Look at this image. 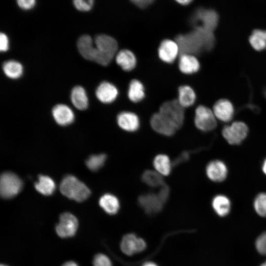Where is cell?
<instances>
[{"mask_svg": "<svg viewBox=\"0 0 266 266\" xmlns=\"http://www.w3.org/2000/svg\"><path fill=\"white\" fill-rule=\"evenodd\" d=\"M215 41L213 32L201 29H194L189 33L179 34L175 39L181 54L193 55L211 50Z\"/></svg>", "mask_w": 266, "mask_h": 266, "instance_id": "6da1fadb", "label": "cell"}, {"mask_svg": "<svg viewBox=\"0 0 266 266\" xmlns=\"http://www.w3.org/2000/svg\"><path fill=\"white\" fill-rule=\"evenodd\" d=\"M94 42L97 52L95 62L102 66L108 65L117 54V41L111 36L101 34L95 37Z\"/></svg>", "mask_w": 266, "mask_h": 266, "instance_id": "7a4b0ae2", "label": "cell"}, {"mask_svg": "<svg viewBox=\"0 0 266 266\" xmlns=\"http://www.w3.org/2000/svg\"><path fill=\"white\" fill-rule=\"evenodd\" d=\"M60 191L70 199L81 202L86 200L90 195L89 189L82 182L72 175H67L62 180Z\"/></svg>", "mask_w": 266, "mask_h": 266, "instance_id": "3957f363", "label": "cell"}, {"mask_svg": "<svg viewBox=\"0 0 266 266\" xmlns=\"http://www.w3.org/2000/svg\"><path fill=\"white\" fill-rule=\"evenodd\" d=\"M190 21L194 29L213 32L218 25L219 15L212 9L199 8L193 13Z\"/></svg>", "mask_w": 266, "mask_h": 266, "instance_id": "277c9868", "label": "cell"}, {"mask_svg": "<svg viewBox=\"0 0 266 266\" xmlns=\"http://www.w3.org/2000/svg\"><path fill=\"white\" fill-rule=\"evenodd\" d=\"M159 112L167 119L177 130L183 125L184 121V109L177 100H173L164 102Z\"/></svg>", "mask_w": 266, "mask_h": 266, "instance_id": "5b68a950", "label": "cell"}, {"mask_svg": "<svg viewBox=\"0 0 266 266\" xmlns=\"http://www.w3.org/2000/svg\"><path fill=\"white\" fill-rule=\"evenodd\" d=\"M23 182L15 174L5 172L0 176V193L2 198L10 199L16 196L22 190Z\"/></svg>", "mask_w": 266, "mask_h": 266, "instance_id": "8992f818", "label": "cell"}, {"mask_svg": "<svg viewBox=\"0 0 266 266\" xmlns=\"http://www.w3.org/2000/svg\"><path fill=\"white\" fill-rule=\"evenodd\" d=\"M247 125L241 121H235L225 126L222 133L225 139L231 145L240 144L248 133Z\"/></svg>", "mask_w": 266, "mask_h": 266, "instance_id": "52a82bcc", "label": "cell"}, {"mask_svg": "<svg viewBox=\"0 0 266 266\" xmlns=\"http://www.w3.org/2000/svg\"><path fill=\"white\" fill-rule=\"evenodd\" d=\"M194 123L199 130L204 132L211 131L217 126L216 118L213 110L201 105L196 109Z\"/></svg>", "mask_w": 266, "mask_h": 266, "instance_id": "ba28073f", "label": "cell"}, {"mask_svg": "<svg viewBox=\"0 0 266 266\" xmlns=\"http://www.w3.org/2000/svg\"><path fill=\"white\" fill-rule=\"evenodd\" d=\"M78 226V222L76 217L70 213L66 212L60 216L56 231L59 236L66 238L75 234Z\"/></svg>", "mask_w": 266, "mask_h": 266, "instance_id": "9c48e42d", "label": "cell"}, {"mask_svg": "<svg viewBox=\"0 0 266 266\" xmlns=\"http://www.w3.org/2000/svg\"><path fill=\"white\" fill-rule=\"evenodd\" d=\"M146 248L145 240L133 233L126 234L120 243V248L123 253L132 256L135 253L143 252Z\"/></svg>", "mask_w": 266, "mask_h": 266, "instance_id": "30bf717a", "label": "cell"}, {"mask_svg": "<svg viewBox=\"0 0 266 266\" xmlns=\"http://www.w3.org/2000/svg\"><path fill=\"white\" fill-rule=\"evenodd\" d=\"M138 203L149 215H153L161 211L164 204L157 193H146L140 196L138 198Z\"/></svg>", "mask_w": 266, "mask_h": 266, "instance_id": "8fae6325", "label": "cell"}, {"mask_svg": "<svg viewBox=\"0 0 266 266\" xmlns=\"http://www.w3.org/2000/svg\"><path fill=\"white\" fill-rule=\"evenodd\" d=\"M207 177L215 182L223 181L227 177L228 168L225 164L218 160L210 162L206 167Z\"/></svg>", "mask_w": 266, "mask_h": 266, "instance_id": "7c38bea8", "label": "cell"}, {"mask_svg": "<svg viewBox=\"0 0 266 266\" xmlns=\"http://www.w3.org/2000/svg\"><path fill=\"white\" fill-rule=\"evenodd\" d=\"M179 52V47L175 41L165 39L161 43L158 49L160 58L167 63H172L176 58Z\"/></svg>", "mask_w": 266, "mask_h": 266, "instance_id": "4fadbf2b", "label": "cell"}, {"mask_svg": "<svg viewBox=\"0 0 266 266\" xmlns=\"http://www.w3.org/2000/svg\"><path fill=\"white\" fill-rule=\"evenodd\" d=\"M213 112L216 118L223 122H228L233 118L234 109L232 102L227 99H220L214 105Z\"/></svg>", "mask_w": 266, "mask_h": 266, "instance_id": "5bb4252c", "label": "cell"}, {"mask_svg": "<svg viewBox=\"0 0 266 266\" xmlns=\"http://www.w3.org/2000/svg\"><path fill=\"white\" fill-rule=\"evenodd\" d=\"M150 125L155 131L166 136L173 135L177 130L159 112L156 113L152 116Z\"/></svg>", "mask_w": 266, "mask_h": 266, "instance_id": "9a60e30c", "label": "cell"}, {"mask_svg": "<svg viewBox=\"0 0 266 266\" xmlns=\"http://www.w3.org/2000/svg\"><path fill=\"white\" fill-rule=\"evenodd\" d=\"M97 98L102 102L109 103L114 101L118 95L117 88L107 81L101 82L96 91Z\"/></svg>", "mask_w": 266, "mask_h": 266, "instance_id": "2e32d148", "label": "cell"}, {"mask_svg": "<svg viewBox=\"0 0 266 266\" xmlns=\"http://www.w3.org/2000/svg\"><path fill=\"white\" fill-rule=\"evenodd\" d=\"M117 122L122 129L130 132L136 131L140 126L139 119L137 115L129 111L120 113L117 117Z\"/></svg>", "mask_w": 266, "mask_h": 266, "instance_id": "e0dca14e", "label": "cell"}, {"mask_svg": "<svg viewBox=\"0 0 266 266\" xmlns=\"http://www.w3.org/2000/svg\"><path fill=\"white\" fill-rule=\"evenodd\" d=\"M78 51L81 55L85 59L95 61L96 48L93 41L89 35H83L78 39L77 43Z\"/></svg>", "mask_w": 266, "mask_h": 266, "instance_id": "ac0fdd59", "label": "cell"}, {"mask_svg": "<svg viewBox=\"0 0 266 266\" xmlns=\"http://www.w3.org/2000/svg\"><path fill=\"white\" fill-rule=\"evenodd\" d=\"M53 116L60 125L66 126L73 122L74 115L72 110L67 105L59 104L52 109Z\"/></svg>", "mask_w": 266, "mask_h": 266, "instance_id": "d6986e66", "label": "cell"}, {"mask_svg": "<svg viewBox=\"0 0 266 266\" xmlns=\"http://www.w3.org/2000/svg\"><path fill=\"white\" fill-rule=\"evenodd\" d=\"M117 64L124 70L131 71L135 66L136 59L134 54L130 50L123 49L116 55Z\"/></svg>", "mask_w": 266, "mask_h": 266, "instance_id": "ffe728a7", "label": "cell"}, {"mask_svg": "<svg viewBox=\"0 0 266 266\" xmlns=\"http://www.w3.org/2000/svg\"><path fill=\"white\" fill-rule=\"evenodd\" d=\"M179 68L185 74H192L198 71L200 65L198 60L194 55L181 54L179 60Z\"/></svg>", "mask_w": 266, "mask_h": 266, "instance_id": "44dd1931", "label": "cell"}, {"mask_svg": "<svg viewBox=\"0 0 266 266\" xmlns=\"http://www.w3.org/2000/svg\"><path fill=\"white\" fill-rule=\"evenodd\" d=\"M99 204L104 211L109 215L116 214L120 205L118 198L111 194H105L101 196L99 200Z\"/></svg>", "mask_w": 266, "mask_h": 266, "instance_id": "7402d4cb", "label": "cell"}, {"mask_svg": "<svg viewBox=\"0 0 266 266\" xmlns=\"http://www.w3.org/2000/svg\"><path fill=\"white\" fill-rule=\"evenodd\" d=\"M73 105L79 110H85L88 106V99L84 89L80 86L74 87L71 93Z\"/></svg>", "mask_w": 266, "mask_h": 266, "instance_id": "603a6c76", "label": "cell"}, {"mask_svg": "<svg viewBox=\"0 0 266 266\" xmlns=\"http://www.w3.org/2000/svg\"><path fill=\"white\" fill-rule=\"evenodd\" d=\"M196 99V94L191 87L183 85L179 88L177 101L183 107L191 106L195 103Z\"/></svg>", "mask_w": 266, "mask_h": 266, "instance_id": "cb8c5ba5", "label": "cell"}, {"mask_svg": "<svg viewBox=\"0 0 266 266\" xmlns=\"http://www.w3.org/2000/svg\"><path fill=\"white\" fill-rule=\"evenodd\" d=\"M214 210L220 216H225L231 209V202L229 199L223 195L214 197L212 201Z\"/></svg>", "mask_w": 266, "mask_h": 266, "instance_id": "d4e9b609", "label": "cell"}, {"mask_svg": "<svg viewBox=\"0 0 266 266\" xmlns=\"http://www.w3.org/2000/svg\"><path fill=\"white\" fill-rule=\"evenodd\" d=\"M35 189L45 196L52 194L56 188L54 181L49 176L39 175L37 182L34 183Z\"/></svg>", "mask_w": 266, "mask_h": 266, "instance_id": "484cf974", "label": "cell"}, {"mask_svg": "<svg viewBox=\"0 0 266 266\" xmlns=\"http://www.w3.org/2000/svg\"><path fill=\"white\" fill-rule=\"evenodd\" d=\"M128 95L129 99L134 102H139L143 99L145 92L142 83L136 79L132 80L129 86Z\"/></svg>", "mask_w": 266, "mask_h": 266, "instance_id": "4316f807", "label": "cell"}, {"mask_svg": "<svg viewBox=\"0 0 266 266\" xmlns=\"http://www.w3.org/2000/svg\"><path fill=\"white\" fill-rule=\"evenodd\" d=\"M252 47L257 51H262L266 48V31L256 29L249 38Z\"/></svg>", "mask_w": 266, "mask_h": 266, "instance_id": "83f0119b", "label": "cell"}, {"mask_svg": "<svg viewBox=\"0 0 266 266\" xmlns=\"http://www.w3.org/2000/svg\"><path fill=\"white\" fill-rule=\"evenodd\" d=\"M153 166L156 171L162 175H168L171 169V163L168 156L165 154L156 156L153 161Z\"/></svg>", "mask_w": 266, "mask_h": 266, "instance_id": "f1b7e54d", "label": "cell"}, {"mask_svg": "<svg viewBox=\"0 0 266 266\" xmlns=\"http://www.w3.org/2000/svg\"><path fill=\"white\" fill-rule=\"evenodd\" d=\"M2 69L4 74L8 77L12 79L19 78L23 72L22 65L14 60L5 62L3 64Z\"/></svg>", "mask_w": 266, "mask_h": 266, "instance_id": "f546056e", "label": "cell"}, {"mask_svg": "<svg viewBox=\"0 0 266 266\" xmlns=\"http://www.w3.org/2000/svg\"><path fill=\"white\" fill-rule=\"evenodd\" d=\"M142 180L150 187H160L164 184L163 178L156 171L152 170H145L142 175Z\"/></svg>", "mask_w": 266, "mask_h": 266, "instance_id": "4dcf8cb0", "label": "cell"}, {"mask_svg": "<svg viewBox=\"0 0 266 266\" xmlns=\"http://www.w3.org/2000/svg\"><path fill=\"white\" fill-rule=\"evenodd\" d=\"M106 159V155L104 154L92 155L86 160V164L90 170L95 171L103 166Z\"/></svg>", "mask_w": 266, "mask_h": 266, "instance_id": "1f68e13d", "label": "cell"}, {"mask_svg": "<svg viewBox=\"0 0 266 266\" xmlns=\"http://www.w3.org/2000/svg\"><path fill=\"white\" fill-rule=\"evenodd\" d=\"M254 207L260 216L266 217V193H261L257 196L254 201Z\"/></svg>", "mask_w": 266, "mask_h": 266, "instance_id": "d6a6232c", "label": "cell"}, {"mask_svg": "<svg viewBox=\"0 0 266 266\" xmlns=\"http://www.w3.org/2000/svg\"><path fill=\"white\" fill-rule=\"evenodd\" d=\"M93 266H112L110 259L103 254H98L94 258Z\"/></svg>", "mask_w": 266, "mask_h": 266, "instance_id": "836d02e7", "label": "cell"}, {"mask_svg": "<svg viewBox=\"0 0 266 266\" xmlns=\"http://www.w3.org/2000/svg\"><path fill=\"white\" fill-rule=\"evenodd\" d=\"M94 3L93 0H75L73 4L78 10L83 11L90 10Z\"/></svg>", "mask_w": 266, "mask_h": 266, "instance_id": "e575fe53", "label": "cell"}, {"mask_svg": "<svg viewBox=\"0 0 266 266\" xmlns=\"http://www.w3.org/2000/svg\"><path fill=\"white\" fill-rule=\"evenodd\" d=\"M256 246L258 251L261 254L266 255V232L261 234L257 239Z\"/></svg>", "mask_w": 266, "mask_h": 266, "instance_id": "d590c367", "label": "cell"}, {"mask_svg": "<svg viewBox=\"0 0 266 266\" xmlns=\"http://www.w3.org/2000/svg\"><path fill=\"white\" fill-rule=\"evenodd\" d=\"M159 197L165 203L167 201L169 195V188L166 185L164 184L160 187V189L157 193Z\"/></svg>", "mask_w": 266, "mask_h": 266, "instance_id": "8d00e7d4", "label": "cell"}, {"mask_svg": "<svg viewBox=\"0 0 266 266\" xmlns=\"http://www.w3.org/2000/svg\"><path fill=\"white\" fill-rule=\"evenodd\" d=\"M17 2L20 8L27 10L34 7L36 1L34 0H18Z\"/></svg>", "mask_w": 266, "mask_h": 266, "instance_id": "74e56055", "label": "cell"}, {"mask_svg": "<svg viewBox=\"0 0 266 266\" xmlns=\"http://www.w3.org/2000/svg\"><path fill=\"white\" fill-rule=\"evenodd\" d=\"M9 41L6 35L2 33L0 34V50L5 52L8 49Z\"/></svg>", "mask_w": 266, "mask_h": 266, "instance_id": "f35d334b", "label": "cell"}, {"mask_svg": "<svg viewBox=\"0 0 266 266\" xmlns=\"http://www.w3.org/2000/svg\"><path fill=\"white\" fill-rule=\"evenodd\" d=\"M189 157L190 154L188 152H184L174 160L172 165L174 166H177L181 163H182L187 161L189 159Z\"/></svg>", "mask_w": 266, "mask_h": 266, "instance_id": "ab89813d", "label": "cell"}, {"mask_svg": "<svg viewBox=\"0 0 266 266\" xmlns=\"http://www.w3.org/2000/svg\"><path fill=\"white\" fill-rule=\"evenodd\" d=\"M132 2L137 7L144 8L148 7L151 4L153 0H133Z\"/></svg>", "mask_w": 266, "mask_h": 266, "instance_id": "60d3db41", "label": "cell"}, {"mask_svg": "<svg viewBox=\"0 0 266 266\" xmlns=\"http://www.w3.org/2000/svg\"><path fill=\"white\" fill-rule=\"evenodd\" d=\"M62 266H78L75 263L72 261L66 262Z\"/></svg>", "mask_w": 266, "mask_h": 266, "instance_id": "b9f144b4", "label": "cell"}, {"mask_svg": "<svg viewBox=\"0 0 266 266\" xmlns=\"http://www.w3.org/2000/svg\"><path fill=\"white\" fill-rule=\"evenodd\" d=\"M141 266H158L156 263L153 262H147L144 263Z\"/></svg>", "mask_w": 266, "mask_h": 266, "instance_id": "7bdbcfd3", "label": "cell"}, {"mask_svg": "<svg viewBox=\"0 0 266 266\" xmlns=\"http://www.w3.org/2000/svg\"><path fill=\"white\" fill-rule=\"evenodd\" d=\"M178 3L182 5H187L192 2V0H178L177 1Z\"/></svg>", "mask_w": 266, "mask_h": 266, "instance_id": "ee69618b", "label": "cell"}, {"mask_svg": "<svg viewBox=\"0 0 266 266\" xmlns=\"http://www.w3.org/2000/svg\"><path fill=\"white\" fill-rule=\"evenodd\" d=\"M262 170L264 173L265 175H266V159L265 160V161L263 162V164L262 165Z\"/></svg>", "mask_w": 266, "mask_h": 266, "instance_id": "f6af8a7d", "label": "cell"}, {"mask_svg": "<svg viewBox=\"0 0 266 266\" xmlns=\"http://www.w3.org/2000/svg\"><path fill=\"white\" fill-rule=\"evenodd\" d=\"M261 266H266V262L263 263Z\"/></svg>", "mask_w": 266, "mask_h": 266, "instance_id": "bcb514c9", "label": "cell"}, {"mask_svg": "<svg viewBox=\"0 0 266 266\" xmlns=\"http://www.w3.org/2000/svg\"><path fill=\"white\" fill-rule=\"evenodd\" d=\"M0 266H6V265H1Z\"/></svg>", "mask_w": 266, "mask_h": 266, "instance_id": "7dc6e473", "label": "cell"}, {"mask_svg": "<svg viewBox=\"0 0 266 266\" xmlns=\"http://www.w3.org/2000/svg\"><path fill=\"white\" fill-rule=\"evenodd\" d=\"M265 96H266V91H265Z\"/></svg>", "mask_w": 266, "mask_h": 266, "instance_id": "c3c4849f", "label": "cell"}]
</instances>
